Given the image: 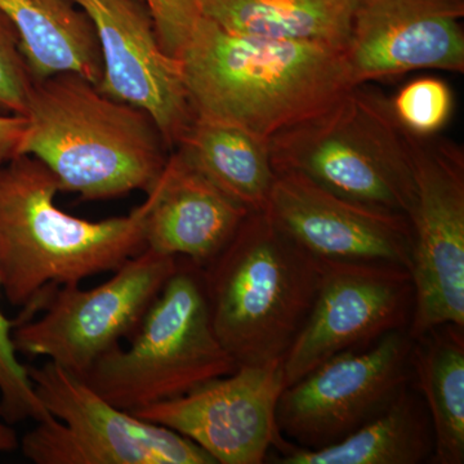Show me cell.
Returning a JSON list of instances; mask_svg holds the SVG:
<instances>
[{
	"instance_id": "8fae6325",
	"label": "cell",
	"mask_w": 464,
	"mask_h": 464,
	"mask_svg": "<svg viewBox=\"0 0 464 464\" xmlns=\"http://www.w3.org/2000/svg\"><path fill=\"white\" fill-rule=\"evenodd\" d=\"M323 262L315 302L284 356L285 387L333 356L362 350L391 332L408 329L413 315V282L406 268Z\"/></svg>"
},
{
	"instance_id": "484cf974",
	"label": "cell",
	"mask_w": 464,
	"mask_h": 464,
	"mask_svg": "<svg viewBox=\"0 0 464 464\" xmlns=\"http://www.w3.org/2000/svg\"><path fill=\"white\" fill-rule=\"evenodd\" d=\"M25 127V116L0 112V174L17 157Z\"/></svg>"
},
{
	"instance_id": "3957f363",
	"label": "cell",
	"mask_w": 464,
	"mask_h": 464,
	"mask_svg": "<svg viewBox=\"0 0 464 464\" xmlns=\"http://www.w3.org/2000/svg\"><path fill=\"white\" fill-rule=\"evenodd\" d=\"M57 179L38 159L17 155L0 174V289L27 308L60 286L114 273L146 249L149 198L130 215L101 221L56 204Z\"/></svg>"
},
{
	"instance_id": "9a60e30c",
	"label": "cell",
	"mask_w": 464,
	"mask_h": 464,
	"mask_svg": "<svg viewBox=\"0 0 464 464\" xmlns=\"http://www.w3.org/2000/svg\"><path fill=\"white\" fill-rule=\"evenodd\" d=\"M265 210L320 261L411 270V232L405 216L343 199L295 173H276Z\"/></svg>"
},
{
	"instance_id": "4316f807",
	"label": "cell",
	"mask_w": 464,
	"mask_h": 464,
	"mask_svg": "<svg viewBox=\"0 0 464 464\" xmlns=\"http://www.w3.org/2000/svg\"><path fill=\"white\" fill-rule=\"evenodd\" d=\"M20 447V440L17 433L12 429L11 424L0 422V453H9Z\"/></svg>"
},
{
	"instance_id": "6da1fadb",
	"label": "cell",
	"mask_w": 464,
	"mask_h": 464,
	"mask_svg": "<svg viewBox=\"0 0 464 464\" xmlns=\"http://www.w3.org/2000/svg\"><path fill=\"white\" fill-rule=\"evenodd\" d=\"M194 116L271 140L353 88L343 52L228 32L199 14L177 51Z\"/></svg>"
},
{
	"instance_id": "277c9868",
	"label": "cell",
	"mask_w": 464,
	"mask_h": 464,
	"mask_svg": "<svg viewBox=\"0 0 464 464\" xmlns=\"http://www.w3.org/2000/svg\"><path fill=\"white\" fill-rule=\"evenodd\" d=\"M323 268L266 210L246 216L201 268L213 329L237 366L283 362L315 302Z\"/></svg>"
},
{
	"instance_id": "9c48e42d",
	"label": "cell",
	"mask_w": 464,
	"mask_h": 464,
	"mask_svg": "<svg viewBox=\"0 0 464 464\" xmlns=\"http://www.w3.org/2000/svg\"><path fill=\"white\" fill-rule=\"evenodd\" d=\"M411 146L414 308L408 333L415 340L444 324L464 326V155L431 139L411 136Z\"/></svg>"
},
{
	"instance_id": "cb8c5ba5",
	"label": "cell",
	"mask_w": 464,
	"mask_h": 464,
	"mask_svg": "<svg viewBox=\"0 0 464 464\" xmlns=\"http://www.w3.org/2000/svg\"><path fill=\"white\" fill-rule=\"evenodd\" d=\"M33 84L17 30L0 11V112L25 115Z\"/></svg>"
},
{
	"instance_id": "52a82bcc",
	"label": "cell",
	"mask_w": 464,
	"mask_h": 464,
	"mask_svg": "<svg viewBox=\"0 0 464 464\" xmlns=\"http://www.w3.org/2000/svg\"><path fill=\"white\" fill-rule=\"evenodd\" d=\"M51 418L20 441L35 464H216L179 433L116 408L81 377L52 362L26 366Z\"/></svg>"
},
{
	"instance_id": "d4e9b609",
	"label": "cell",
	"mask_w": 464,
	"mask_h": 464,
	"mask_svg": "<svg viewBox=\"0 0 464 464\" xmlns=\"http://www.w3.org/2000/svg\"><path fill=\"white\" fill-rule=\"evenodd\" d=\"M151 9L164 51H172L199 14L198 0H145Z\"/></svg>"
},
{
	"instance_id": "44dd1931",
	"label": "cell",
	"mask_w": 464,
	"mask_h": 464,
	"mask_svg": "<svg viewBox=\"0 0 464 464\" xmlns=\"http://www.w3.org/2000/svg\"><path fill=\"white\" fill-rule=\"evenodd\" d=\"M464 326L444 324L413 340L411 377L431 418V463H464Z\"/></svg>"
},
{
	"instance_id": "5b68a950",
	"label": "cell",
	"mask_w": 464,
	"mask_h": 464,
	"mask_svg": "<svg viewBox=\"0 0 464 464\" xmlns=\"http://www.w3.org/2000/svg\"><path fill=\"white\" fill-rule=\"evenodd\" d=\"M275 173H295L362 206L408 218L414 198L411 136L389 101L350 88L270 140Z\"/></svg>"
},
{
	"instance_id": "2e32d148",
	"label": "cell",
	"mask_w": 464,
	"mask_h": 464,
	"mask_svg": "<svg viewBox=\"0 0 464 464\" xmlns=\"http://www.w3.org/2000/svg\"><path fill=\"white\" fill-rule=\"evenodd\" d=\"M146 194V248L200 268L226 248L250 213L176 151Z\"/></svg>"
},
{
	"instance_id": "ffe728a7",
	"label": "cell",
	"mask_w": 464,
	"mask_h": 464,
	"mask_svg": "<svg viewBox=\"0 0 464 464\" xmlns=\"http://www.w3.org/2000/svg\"><path fill=\"white\" fill-rule=\"evenodd\" d=\"M219 26L256 38L346 50L357 0H198Z\"/></svg>"
},
{
	"instance_id": "603a6c76",
	"label": "cell",
	"mask_w": 464,
	"mask_h": 464,
	"mask_svg": "<svg viewBox=\"0 0 464 464\" xmlns=\"http://www.w3.org/2000/svg\"><path fill=\"white\" fill-rule=\"evenodd\" d=\"M14 329V320L0 310V418L8 424L48 420L51 415L36 396L26 365L18 359Z\"/></svg>"
},
{
	"instance_id": "7a4b0ae2",
	"label": "cell",
	"mask_w": 464,
	"mask_h": 464,
	"mask_svg": "<svg viewBox=\"0 0 464 464\" xmlns=\"http://www.w3.org/2000/svg\"><path fill=\"white\" fill-rule=\"evenodd\" d=\"M18 155L42 161L83 200L148 192L172 150L148 111L106 96L84 76L58 72L34 81Z\"/></svg>"
},
{
	"instance_id": "e0dca14e",
	"label": "cell",
	"mask_w": 464,
	"mask_h": 464,
	"mask_svg": "<svg viewBox=\"0 0 464 464\" xmlns=\"http://www.w3.org/2000/svg\"><path fill=\"white\" fill-rule=\"evenodd\" d=\"M173 151L249 212L267 207L276 179L270 140L230 121L194 116Z\"/></svg>"
},
{
	"instance_id": "ac0fdd59",
	"label": "cell",
	"mask_w": 464,
	"mask_h": 464,
	"mask_svg": "<svg viewBox=\"0 0 464 464\" xmlns=\"http://www.w3.org/2000/svg\"><path fill=\"white\" fill-rule=\"evenodd\" d=\"M17 30L34 81L75 72L99 85L103 74L99 39L90 17L72 0H0Z\"/></svg>"
},
{
	"instance_id": "7c38bea8",
	"label": "cell",
	"mask_w": 464,
	"mask_h": 464,
	"mask_svg": "<svg viewBox=\"0 0 464 464\" xmlns=\"http://www.w3.org/2000/svg\"><path fill=\"white\" fill-rule=\"evenodd\" d=\"M284 389L283 362L240 365L186 395L132 414L190 439L216 464H261L283 438L276 408Z\"/></svg>"
},
{
	"instance_id": "8992f818",
	"label": "cell",
	"mask_w": 464,
	"mask_h": 464,
	"mask_svg": "<svg viewBox=\"0 0 464 464\" xmlns=\"http://www.w3.org/2000/svg\"><path fill=\"white\" fill-rule=\"evenodd\" d=\"M128 341L130 346L110 351L82 380L130 413L237 368L213 329L201 268L182 258Z\"/></svg>"
},
{
	"instance_id": "7402d4cb",
	"label": "cell",
	"mask_w": 464,
	"mask_h": 464,
	"mask_svg": "<svg viewBox=\"0 0 464 464\" xmlns=\"http://www.w3.org/2000/svg\"><path fill=\"white\" fill-rule=\"evenodd\" d=\"M390 105L406 133L417 139H431L450 121L453 93L442 79L424 76L405 84Z\"/></svg>"
},
{
	"instance_id": "ba28073f",
	"label": "cell",
	"mask_w": 464,
	"mask_h": 464,
	"mask_svg": "<svg viewBox=\"0 0 464 464\" xmlns=\"http://www.w3.org/2000/svg\"><path fill=\"white\" fill-rule=\"evenodd\" d=\"M179 258L146 248L92 289L60 286L42 299L38 319L14 323L18 355L45 357L83 378L101 357L130 340Z\"/></svg>"
},
{
	"instance_id": "4fadbf2b",
	"label": "cell",
	"mask_w": 464,
	"mask_h": 464,
	"mask_svg": "<svg viewBox=\"0 0 464 464\" xmlns=\"http://www.w3.org/2000/svg\"><path fill=\"white\" fill-rule=\"evenodd\" d=\"M96 30L103 74L97 88L148 111L176 149L194 112L179 61L164 51L145 0H72Z\"/></svg>"
},
{
	"instance_id": "d6986e66",
	"label": "cell",
	"mask_w": 464,
	"mask_h": 464,
	"mask_svg": "<svg viewBox=\"0 0 464 464\" xmlns=\"http://www.w3.org/2000/svg\"><path fill=\"white\" fill-rule=\"evenodd\" d=\"M280 464H420L431 462V418L409 384L383 411L340 442L307 450L280 440Z\"/></svg>"
},
{
	"instance_id": "30bf717a",
	"label": "cell",
	"mask_w": 464,
	"mask_h": 464,
	"mask_svg": "<svg viewBox=\"0 0 464 464\" xmlns=\"http://www.w3.org/2000/svg\"><path fill=\"white\" fill-rule=\"evenodd\" d=\"M411 347L408 329H399L372 346L333 356L285 387L276 408L280 435L319 450L374 420L411 383Z\"/></svg>"
},
{
	"instance_id": "5bb4252c",
	"label": "cell",
	"mask_w": 464,
	"mask_h": 464,
	"mask_svg": "<svg viewBox=\"0 0 464 464\" xmlns=\"http://www.w3.org/2000/svg\"><path fill=\"white\" fill-rule=\"evenodd\" d=\"M464 0H357L343 52L353 87L417 70L464 72Z\"/></svg>"
}]
</instances>
